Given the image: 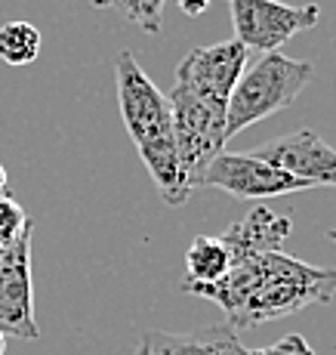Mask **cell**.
I'll list each match as a JSON object with an SVG mask.
<instances>
[{
    "label": "cell",
    "mask_w": 336,
    "mask_h": 355,
    "mask_svg": "<svg viewBox=\"0 0 336 355\" xmlns=\"http://www.w3.org/2000/svg\"><path fill=\"white\" fill-rule=\"evenodd\" d=\"M182 293H195L229 315V327H256L265 322L297 315L318 303H330L336 293V272L308 266L284 250L256 254L229 266L213 284H185Z\"/></svg>",
    "instance_id": "1"
},
{
    "label": "cell",
    "mask_w": 336,
    "mask_h": 355,
    "mask_svg": "<svg viewBox=\"0 0 336 355\" xmlns=\"http://www.w3.org/2000/svg\"><path fill=\"white\" fill-rule=\"evenodd\" d=\"M114 78H118V105L123 127L145 164L148 176L154 180L157 192L170 207H182L191 192L182 182L167 93L157 90V84L142 71V65L136 62L130 50L118 53L114 59Z\"/></svg>",
    "instance_id": "2"
},
{
    "label": "cell",
    "mask_w": 336,
    "mask_h": 355,
    "mask_svg": "<svg viewBox=\"0 0 336 355\" xmlns=\"http://www.w3.org/2000/svg\"><path fill=\"white\" fill-rule=\"evenodd\" d=\"M315 80V65L306 59H290L281 50L263 53L244 68L225 105V136H238L250 124L290 108L299 93Z\"/></svg>",
    "instance_id": "3"
},
{
    "label": "cell",
    "mask_w": 336,
    "mask_h": 355,
    "mask_svg": "<svg viewBox=\"0 0 336 355\" xmlns=\"http://www.w3.org/2000/svg\"><path fill=\"white\" fill-rule=\"evenodd\" d=\"M170 112H173V136H176V155H179L182 182L188 192L201 189L204 170L219 152H225V112L216 105H207L188 90L173 84L170 90Z\"/></svg>",
    "instance_id": "4"
},
{
    "label": "cell",
    "mask_w": 336,
    "mask_h": 355,
    "mask_svg": "<svg viewBox=\"0 0 336 355\" xmlns=\"http://www.w3.org/2000/svg\"><path fill=\"white\" fill-rule=\"evenodd\" d=\"M235 40L247 50L275 53L290 37L315 28L321 19L318 3L290 6L281 0H229Z\"/></svg>",
    "instance_id": "5"
},
{
    "label": "cell",
    "mask_w": 336,
    "mask_h": 355,
    "mask_svg": "<svg viewBox=\"0 0 336 355\" xmlns=\"http://www.w3.org/2000/svg\"><path fill=\"white\" fill-rule=\"evenodd\" d=\"M250 65V50L238 40H219L210 46H195L188 56L176 65L173 84L188 90L207 105H216L225 112L229 96L235 90L238 78Z\"/></svg>",
    "instance_id": "6"
},
{
    "label": "cell",
    "mask_w": 336,
    "mask_h": 355,
    "mask_svg": "<svg viewBox=\"0 0 336 355\" xmlns=\"http://www.w3.org/2000/svg\"><path fill=\"white\" fill-rule=\"evenodd\" d=\"M201 186L222 189L225 195L241 198V201H265V198L308 192V182L297 180L293 173L263 161L253 152H219L210 167L204 170Z\"/></svg>",
    "instance_id": "7"
},
{
    "label": "cell",
    "mask_w": 336,
    "mask_h": 355,
    "mask_svg": "<svg viewBox=\"0 0 336 355\" xmlns=\"http://www.w3.org/2000/svg\"><path fill=\"white\" fill-rule=\"evenodd\" d=\"M31 232L28 226L12 244L0 248V331L19 340H37L31 284Z\"/></svg>",
    "instance_id": "8"
},
{
    "label": "cell",
    "mask_w": 336,
    "mask_h": 355,
    "mask_svg": "<svg viewBox=\"0 0 336 355\" xmlns=\"http://www.w3.org/2000/svg\"><path fill=\"white\" fill-rule=\"evenodd\" d=\"M253 155L293 173L312 189L336 186V148L327 146L315 130H297V133L278 136V139L259 146Z\"/></svg>",
    "instance_id": "9"
},
{
    "label": "cell",
    "mask_w": 336,
    "mask_h": 355,
    "mask_svg": "<svg viewBox=\"0 0 336 355\" xmlns=\"http://www.w3.org/2000/svg\"><path fill=\"white\" fill-rule=\"evenodd\" d=\"M290 229H293L290 216L275 214V210L265 207L263 201H256L250 207V214H247L241 223L225 229V235L219 238V241L225 244L231 263H238V259H247V257L281 250L284 241L290 238Z\"/></svg>",
    "instance_id": "10"
},
{
    "label": "cell",
    "mask_w": 336,
    "mask_h": 355,
    "mask_svg": "<svg viewBox=\"0 0 336 355\" xmlns=\"http://www.w3.org/2000/svg\"><path fill=\"white\" fill-rule=\"evenodd\" d=\"M148 355H244L241 337L229 324H210L191 334H145Z\"/></svg>",
    "instance_id": "11"
},
{
    "label": "cell",
    "mask_w": 336,
    "mask_h": 355,
    "mask_svg": "<svg viewBox=\"0 0 336 355\" xmlns=\"http://www.w3.org/2000/svg\"><path fill=\"white\" fill-rule=\"evenodd\" d=\"M229 250L219 238L197 235L185 250V278L179 282V288H185V284H213L229 272Z\"/></svg>",
    "instance_id": "12"
},
{
    "label": "cell",
    "mask_w": 336,
    "mask_h": 355,
    "mask_svg": "<svg viewBox=\"0 0 336 355\" xmlns=\"http://www.w3.org/2000/svg\"><path fill=\"white\" fill-rule=\"evenodd\" d=\"M40 46H44V37L31 22L16 19V22H6L0 28V59L6 65L12 68L31 65L40 56Z\"/></svg>",
    "instance_id": "13"
},
{
    "label": "cell",
    "mask_w": 336,
    "mask_h": 355,
    "mask_svg": "<svg viewBox=\"0 0 336 355\" xmlns=\"http://www.w3.org/2000/svg\"><path fill=\"white\" fill-rule=\"evenodd\" d=\"M96 10H114L130 25L142 28L145 34H161L163 28V6L167 0H90Z\"/></svg>",
    "instance_id": "14"
},
{
    "label": "cell",
    "mask_w": 336,
    "mask_h": 355,
    "mask_svg": "<svg viewBox=\"0 0 336 355\" xmlns=\"http://www.w3.org/2000/svg\"><path fill=\"white\" fill-rule=\"evenodd\" d=\"M28 226H34V223L28 220V214H25L22 204H19L10 192L0 195V248L12 244Z\"/></svg>",
    "instance_id": "15"
},
{
    "label": "cell",
    "mask_w": 336,
    "mask_h": 355,
    "mask_svg": "<svg viewBox=\"0 0 336 355\" xmlns=\"http://www.w3.org/2000/svg\"><path fill=\"white\" fill-rule=\"evenodd\" d=\"M244 355H315V349L308 346L306 337H299V334H287V337H281L278 343L263 346V349H244Z\"/></svg>",
    "instance_id": "16"
},
{
    "label": "cell",
    "mask_w": 336,
    "mask_h": 355,
    "mask_svg": "<svg viewBox=\"0 0 336 355\" xmlns=\"http://www.w3.org/2000/svg\"><path fill=\"white\" fill-rule=\"evenodd\" d=\"M176 3H179V10L185 12V16L197 19V16H204V12H207V6L213 3V0H176Z\"/></svg>",
    "instance_id": "17"
},
{
    "label": "cell",
    "mask_w": 336,
    "mask_h": 355,
    "mask_svg": "<svg viewBox=\"0 0 336 355\" xmlns=\"http://www.w3.org/2000/svg\"><path fill=\"white\" fill-rule=\"evenodd\" d=\"M6 192V170H3V164H0V195Z\"/></svg>",
    "instance_id": "18"
},
{
    "label": "cell",
    "mask_w": 336,
    "mask_h": 355,
    "mask_svg": "<svg viewBox=\"0 0 336 355\" xmlns=\"http://www.w3.org/2000/svg\"><path fill=\"white\" fill-rule=\"evenodd\" d=\"M133 355H148V346H145V340H142V343H139V349H136Z\"/></svg>",
    "instance_id": "19"
},
{
    "label": "cell",
    "mask_w": 336,
    "mask_h": 355,
    "mask_svg": "<svg viewBox=\"0 0 336 355\" xmlns=\"http://www.w3.org/2000/svg\"><path fill=\"white\" fill-rule=\"evenodd\" d=\"M3 352H6V334L0 331V355H3Z\"/></svg>",
    "instance_id": "20"
},
{
    "label": "cell",
    "mask_w": 336,
    "mask_h": 355,
    "mask_svg": "<svg viewBox=\"0 0 336 355\" xmlns=\"http://www.w3.org/2000/svg\"><path fill=\"white\" fill-rule=\"evenodd\" d=\"M327 238H330V241L336 244V229H330V232H327Z\"/></svg>",
    "instance_id": "21"
}]
</instances>
